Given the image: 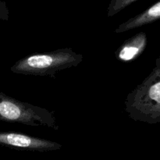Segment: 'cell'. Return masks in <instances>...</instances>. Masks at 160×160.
<instances>
[{"label":"cell","instance_id":"obj_1","mask_svg":"<svg viewBox=\"0 0 160 160\" xmlns=\"http://www.w3.org/2000/svg\"><path fill=\"white\" fill-rule=\"evenodd\" d=\"M124 105L131 120L160 123V56L148 76L128 94Z\"/></svg>","mask_w":160,"mask_h":160},{"label":"cell","instance_id":"obj_2","mask_svg":"<svg viewBox=\"0 0 160 160\" xmlns=\"http://www.w3.org/2000/svg\"><path fill=\"white\" fill-rule=\"evenodd\" d=\"M82 60V55L77 53L72 48H59L28 55L17 61L10 70L17 74L54 77L60 70L78 67Z\"/></svg>","mask_w":160,"mask_h":160},{"label":"cell","instance_id":"obj_3","mask_svg":"<svg viewBox=\"0 0 160 160\" xmlns=\"http://www.w3.org/2000/svg\"><path fill=\"white\" fill-rule=\"evenodd\" d=\"M0 120L28 126H46L59 130L53 111L34 106L0 92Z\"/></svg>","mask_w":160,"mask_h":160},{"label":"cell","instance_id":"obj_4","mask_svg":"<svg viewBox=\"0 0 160 160\" xmlns=\"http://www.w3.org/2000/svg\"><path fill=\"white\" fill-rule=\"evenodd\" d=\"M0 145L40 152L56 151L62 147L58 142L12 131H0Z\"/></svg>","mask_w":160,"mask_h":160},{"label":"cell","instance_id":"obj_5","mask_svg":"<svg viewBox=\"0 0 160 160\" xmlns=\"http://www.w3.org/2000/svg\"><path fill=\"white\" fill-rule=\"evenodd\" d=\"M148 38L145 32H139L125 41L115 52L116 58L123 62H131L139 57L145 50Z\"/></svg>","mask_w":160,"mask_h":160},{"label":"cell","instance_id":"obj_6","mask_svg":"<svg viewBox=\"0 0 160 160\" xmlns=\"http://www.w3.org/2000/svg\"><path fill=\"white\" fill-rule=\"evenodd\" d=\"M159 20H160V0L142 12L119 25L114 32L117 34L127 32L128 31L149 24Z\"/></svg>","mask_w":160,"mask_h":160},{"label":"cell","instance_id":"obj_7","mask_svg":"<svg viewBox=\"0 0 160 160\" xmlns=\"http://www.w3.org/2000/svg\"><path fill=\"white\" fill-rule=\"evenodd\" d=\"M138 0H109L107 17H112Z\"/></svg>","mask_w":160,"mask_h":160},{"label":"cell","instance_id":"obj_8","mask_svg":"<svg viewBox=\"0 0 160 160\" xmlns=\"http://www.w3.org/2000/svg\"><path fill=\"white\" fill-rule=\"evenodd\" d=\"M9 11L6 3L2 0H0V20H9Z\"/></svg>","mask_w":160,"mask_h":160}]
</instances>
